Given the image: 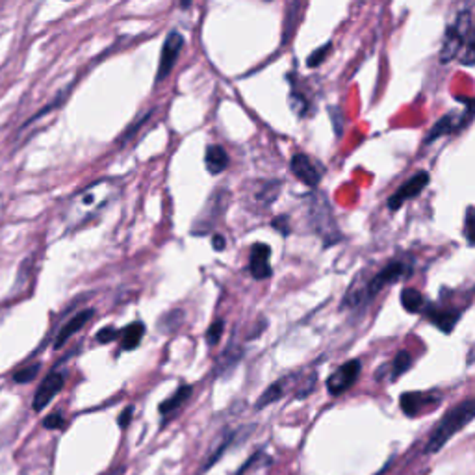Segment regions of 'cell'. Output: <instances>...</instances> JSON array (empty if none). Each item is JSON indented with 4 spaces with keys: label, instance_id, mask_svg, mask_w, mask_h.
I'll list each match as a JSON object with an SVG mask.
<instances>
[{
    "label": "cell",
    "instance_id": "cell-18",
    "mask_svg": "<svg viewBox=\"0 0 475 475\" xmlns=\"http://www.w3.org/2000/svg\"><path fill=\"white\" fill-rule=\"evenodd\" d=\"M143 332H145V325L141 321H136V323L128 325L125 332H123V346L121 348L125 351H132L139 346L141 338H143Z\"/></svg>",
    "mask_w": 475,
    "mask_h": 475
},
{
    "label": "cell",
    "instance_id": "cell-13",
    "mask_svg": "<svg viewBox=\"0 0 475 475\" xmlns=\"http://www.w3.org/2000/svg\"><path fill=\"white\" fill-rule=\"evenodd\" d=\"M269 256H271V249L266 244H255L251 249L249 256V271L255 278H267L271 277L273 267L269 264Z\"/></svg>",
    "mask_w": 475,
    "mask_h": 475
},
{
    "label": "cell",
    "instance_id": "cell-11",
    "mask_svg": "<svg viewBox=\"0 0 475 475\" xmlns=\"http://www.w3.org/2000/svg\"><path fill=\"white\" fill-rule=\"evenodd\" d=\"M290 168L292 173L296 174L297 179L308 188H316L319 184V180H321V171L318 169V165L310 160V156L303 154V152H297V154L292 156Z\"/></svg>",
    "mask_w": 475,
    "mask_h": 475
},
{
    "label": "cell",
    "instance_id": "cell-20",
    "mask_svg": "<svg viewBox=\"0 0 475 475\" xmlns=\"http://www.w3.org/2000/svg\"><path fill=\"white\" fill-rule=\"evenodd\" d=\"M284 395V383L278 381V383H273L269 388L260 395V400L256 401V409H264V406L271 405L275 401H278Z\"/></svg>",
    "mask_w": 475,
    "mask_h": 475
},
{
    "label": "cell",
    "instance_id": "cell-26",
    "mask_svg": "<svg viewBox=\"0 0 475 475\" xmlns=\"http://www.w3.org/2000/svg\"><path fill=\"white\" fill-rule=\"evenodd\" d=\"M223 329H225V323H223L221 319H217V321H214V323L210 325L208 332H206V342H208V346H215V343L219 342L221 334H223Z\"/></svg>",
    "mask_w": 475,
    "mask_h": 475
},
{
    "label": "cell",
    "instance_id": "cell-22",
    "mask_svg": "<svg viewBox=\"0 0 475 475\" xmlns=\"http://www.w3.org/2000/svg\"><path fill=\"white\" fill-rule=\"evenodd\" d=\"M240 357H242V353H240V351H236L234 348H228V351H225V353L219 357V360H217L215 371H217L219 375H223V373H226V371L231 370V366H236V362L240 360Z\"/></svg>",
    "mask_w": 475,
    "mask_h": 475
},
{
    "label": "cell",
    "instance_id": "cell-17",
    "mask_svg": "<svg viewBox=\"0 0 475 475\" xmlns=\"http://www.w3.org/2000/svg\"><path fill=\"white\" fill-rule=\"evenodd\" d=\"M401 305L405 308L406 312L416 314L423 312V308L427 307L425 305V297L422 296V292L414 290V288H405L401 290Z\"/></svg>",
    "mask_w": 475,
    "mask_h": 475
},
{
    "label": "cell",
    "instance_id": "cell-8",
    "mask_svg": "<svg viewBox=\"0 0 475 475\" xmlns=\"http://www.w3.org/2000/svg\"><path fill=\"white\" fill-rule=\"evenodd\" d=\"M474 111H475V100H472V102L468 105V111H466V114L451 111V114L444 116L440 121H436L435 127L431 128V132H429V136H427V139H425V143H433V141H436V139L442 138V136H447V134H455V132H458V130H463V128L472 121Z\"/></svg>",
    "mask_w": 475,
    "mask_h": 475
},
{
    "label": "cell",
    "instance_id": "cell-35",
    "mask_svg": "<svg viewBox=\"0 0 475 475\" xmlns=\"http://www.w3.org/2000/svg\"><path fill=\"white\" fill-rule=\"evenodd\" d=\"M190 4H192V0H180V6L182 8L190 6Z\"/></svg>",
    "mask_w": 475,
    "mask_h": 475
},
{
    "label": "cell",
    "instance_id": "cell-10",
    "mask_svg": "<svg viewBox=\"0 0 475 475\" xmlns=\"http://www.w3.org/2000/svg\"><path fill=\"white\" fill-rule=\"evenodd\" d=\"M184 46V37L179 32H171L165 37L162 46V54H160V64H158V76L156 82H162L163 78H168V75L173 71L177 58H179L180 51Z\"/></svg>",
    "mask_w": 475,
    "mask_h": 475
},
{
    "label": "cell",
    "instance_id": "cell-4",
    "mask_svg": "<svg viewBox=\"0 0 475 475\" xmlns=\"http://www.w3.org/2000/svg\"><path fill=\"white\" fill-rule=\"evenodd\" d=\"M310 219H312L314 231L323 238L327 245H332L340 240V232H338L337 221L332 217V210L330 204L323 195H314L312 203H310Z\"/></svg>",
    "mask_w": 475,
    "mask_h": 475
},
{
    "label": "cell",
    "instance_id": "cell-24",
    "mask_svg": "<svg viewBox=\"0 0 475 475\" xmlns=\"http://www.w3.org/2000/svg\"><path fill=\"white\" fill-rule=\"evenodd\" d=\"M332 43H325L323 46H319L318 51H314L310 56H308V67H318L319 64H323V60L327 58V54L330 53V48H332Z\"/></svg>",
    "mask_w": 475,
    "mask_h": 475
},
{
    "label": "cell",
    "instance_id": "cell-7",
    "mask_svg": "<svg viewBox=\"0 0 475 475\" xmlns=\"http://www.w3.org/2000/svg\"><path fill=\"white\" fill-rule=\"evenodd\" d=\"M360 371H362V364L360 360L353 359L342 364L337 371H332L330 377L327 379V390L330 395H340L343 392H348L359 379Z\"/></svg>",
    "mask_w": 475,
    "mask_h": 475
},
{
    "label": "cell",
    "instance_id": "cell-12",
    "mask_svg": "<svg viewBox=\"0 0 475 475\" xmlns=\"http://www.w3.org/2000/svg\"><path fill=\"white\" fill-rule=\"evenodd\" d=\"M64 384L65 377L62 375V373H51V375H46L45 379H43V383L39 384V388H37V394H35L34 401H32V409H34V411L45 409V406L53 401L54 395L64 388Z\"/></svg>",
    "mask_w": 475,
    "mask_h": 475
},
{
    "label": "cell",
    "instance_id": "cell-9",
    "mask_svg": "<svg viewBox=\"0 0 475 475\" xmlns=\"http://www.w3.org/2000/svg\"><path fill=\"white\" fill-rule=\"evenodd\" d=\"M429 180L431 177L427 171H420V173L412 174L411 179L406 180L405 184L401 186L400 190L388 199V208L392 210V212H395V210H400L409 199L418 197V195L425 190V186L429 184Z\"/></svg>",
    "mask_w": 475,
    "mask_h": 475
},
{
    "label": "cell",
    "instance_id": "cell-15",
    "mask_svg": "<svg viewBox=\"0 0 475 475\" xmlns=\"http://www.w3.org/2000/svg\"><path fill=\"white\" fill-rule=\"evenodd\" d=\"M93 314L95 312H93L91 308H87V310H82V312L76 314L75 318H71L64 329L60 330L58 338H56V342H54V348L56 349L62 348V346H64V343L67 342L73 334H76V332H78L84 325L89 323V319L93 318Z\"/></svg>",
    "mask_w": 475,
    "mask_h": 475
},
{
    "label": "cell",
    "instance_id": "cell-28",
    "mask_svg": "<svg viewBox=\"0 0 475 475\" xmlns=\"http://www.w3.org/2000/svg\"><path fill=\"white\" fill-rule=\"evenodd\" d=\"M64 416L60 414V412H56V414H51L48 418H45V422H43V425H45L46 429H62L64 427Z\"/></svg>",
    "mask_w": 475,
    "mask_h": 475
},
{
    "label": "cell",
    "instance_id": "cell-30",
    "mask_svg": "<svg viewBox=\"0 0 475 475\" xmlns=\"http://www.w3.org/2000/svg\"><path fill=\"white\" fill-rule=\"evenodd\" d=\"M117 337H119V332H117L116 329H111V327H105V329L99 330L97 340H99L100 343H108V342H111V340H116Z\"/></svg>",
    "mask_w": 475,
    "mask_h": 475
},
{
    "label": "cell",
    "instance_id": "cell-3",
    "mask_svg": "<svg viewBox=\"0 0 475 475\" xmlns=\"http://www.w3.org/2000/svg\"><path fill=\"white\" fill-rule=\"evenodd\" d=\"M412 273V264H409L406 260H394L390 262L388 266L383 267L381 271L377 273L375 277L371 278L368 286L364 290H349L346 299H343V305L346 307H359V305H364V303L373 301L381 292L390 286V284H395L401 278H406Z\"/></svg>",
    "mask_w": 475,
    "mask_h": 475
},
{
    "label": "cell",
    "instance_id": "cell-5",
    "mask_svg": "<svg viewBox=\"0 0 475 475\" xmlns=\"http://www.w3.org/2000/svg\"><path fill=\"white\" fill-rule=\"evenodd\" d=\"M469 28H472L469 13H460L457 21H455V24H451V26L446 30V35H444V45H442L440 53L442 64H449V62L457 56L458 51H460L464 46V43L468 41Z\"/></svg>",
    "mask_w": 475,
    "mask_h": 475
},
{
    "label": "cell",
    "instance_id": "cell-2",
    "mask_svg": "<svg viewBox=\"0 0 475 475\" xmlns=\"http://www.w3.org/2000/svg\"><path fill=\"white\" fill-rule=\"evenodd\" d=\"M474 418L475 397L463 401V403H458L453 409H449L446 412V416L442 418L440 422L435 425V429L429 433V438H427V444L423 447V453H427V455L431 453L433 455V453L440 451L442 447L451 440L453 435H457L458 431L464 429Z\"/></svg>",
    "mask_w": 475,
    "mask_h": 475
},
{
    "label": "cell",
    "instance_id": "cell-31",
    "mask_svg": "<svg viewBox=\"0 0 475 475\" xmlns=\"http://www.w3.org/2000/svg\"><path fill=\"white\" fill-rule=\"evenodd\" d=\"M468 51H466V56H464V64H475V34L472 37H468Z\"/></svg>",
    "mask_w": 475,
    "mask_h": 475
},
{
    "label": "cell",
    "instance_id": "cell-19",
    "mask_svg": "<svg viewBox=\"0 0 475 475\" xmlns=\"http://www.w3.org/2000/svg\"><path fill=\"white\" fill-rule=\"evenodd\" d=\"M190 394H192V386H180L169 400H165L160 405V412L162 414H173V412H177L188 401Z\"/></svg>",
    "mask_w": 475,
    "mask_h": 475
},
{
    "label": "cell",
    "instance_id": "cell-29",
    "mask_svg": "<svg viewBox=\"0 0 475 475\" xmlns=\"http://www.w3.org/2000/svg\"><path fill=\"white\" fill-rule=\"evenodd\" d=\"M329 114L332 117V125H334V130H337V136H340L343 130V121H342V110L340 108H329Z\"/></svg>",
    "mask_w": 475,
    "mask_h": 475
},
{
    "label": "cell",
    "instance_id": "cell-36",
    "mask_svg": "<svg viewBox=\"0 0 475 475\" xmlns=\"http://www.w3.org/2000/svg\"><path fill=\"white\" fill-rule=\"evenodd\" d=\"M266 2H269V0H266Z\"/></svg>",
    "mask_w": 475,
    "mask_h": 475
},
{
    "label": "cell",
    "instance_id": "cell-32",
    "mask_svg": "<svg viewBox=\"0 0 475 475\" xmlns=\"http://www.w3.org/2000/svg\"><path fill=\"white\" fill-rule=\"evenodd\" d=\"M132 414H134V409L132 406H128L127 411L123 412L121 416H119V425H121V427H127L128 423H130V418H132Z\"/></svg>",
    "mask_w": 475,
    "mask_h": 475
},
{
    "label": "cell",
    "instance_id": "cell-1",
    "mask_svg": "<svg viewBox=\"0 0 475 475\" xmlns=\"http://www.w3.org/2000/svg\"><path fill=\"white\" fill-rule=\"evenodd\" d=\"M116 193V182L111 180H100L95 184L87 186L86 190H82L69 204L67 210V223L71 226H78L91 219L93 215H97L106 204L110 203V199Z\"/></svg>",
    "mask_w": 475,
    "mask_h": 475
},
{
    "label": "cell",
    "instance_id": "cell-14",
    "mask_svg": "<svg viewBox=\"0 0 475 475\" xmlns=\"http://www.w3.org/2000/svg\"><path fill=\"white\" fill-rule=\"evenodd\" d=\"M425 316L429 319L431 323L435 325L436 329H440L442 332L449 334L455 325H457L460 314L457 310H449V308H438V307H425Z\"/></svg>",
    "mask_w": 475,
    "mask_h": 475
},
{
    "label": "cell",
    "instance_id": "cell-25",
    "mask_svg": "<svg viewBox=\"0 0 475 475\" xmlns=\"http://www.w3.org/2000/svg\"><path fill=\"white\" fill-rule=\"evenodd\" d=\"M290 105H292V110L296 111L297 116L299 117H305L307 116L308 111V100L303 97V95H299V93H292L290 97Z\"/></svg>",
    "mask_w": 475,
    "mask_h": 475
},
{
    "label": "cell",
    "instance_id": "cell-21",
    "mask_svg": "<svg viewBox=\"0 0 475 475\" xmlns=\"http://www.w3.org/2000/svg\"><path fill=\"white\" fill-rule=\"evenodd\" d=\"M411 366H412V355L409 353V351H400V353L395 355L394 362H392V375H390V379L395 381L397 377L403 375V373H406V371L411 370Z\"/></svg>",
    "mask_w": 475,
    "mask_h": 475
},
{
    "label": "cell",
    "instance_id": "cell-16",
    "mask_svg": "<svg viewBox=\"0 0 475 475\" xmlns=\"http://www.w3.org/2000/svg\"><path fill=\"white\" fill-rule=\"evenodd\" d=\"M204 162H206V169H208L210 173L219 174L228 168V154H226L223 147L210 145L208 149H206Z\"/></svg>",
    "mask_w": 475,
    "mask_h": 475
},
{
    "label": "cell",
    "instance_id": "cell-6",
    "mask_svg": "<svg viewBox=\"0 0 475 475\" xmlns=\"http://www.w3.org/2000/svg\"><path fill=\"white\" fill-rule=\"evenodd\" d=\"M442 403L440 392H406L400 397V406L403 414L409 418L422 416L425 412L435 411Z\"/></svg>",
    "mask_w": 475,
    "mask_h": 475
},
{
    "label": "cell",
    "instance_id": "cell-33",
    "mask_svg": "<svg viewBox=\"0 0 475 475\" xmlns=\"http://www.w3.org/2000/svg\"><path fill=\"white\" fill-rule=\"evenodd\" d=\"M273 226H277L278 231L283 232V234H288V232H290V228H288V225H286V217H278V219L273 221Z\"/></svg>",
    "mask_w": 475,
    "mask_h": 475
},
{
    "label": "cell",
    "instance_id": "cell-34",
    "mask_svg": "<svg viewBox=\"0 0 475 475\" xmlns=\"http://www.w3.org/2000/svg\"><path fill=\"white\" fill-rule=\"evenodd\" d=\"M212 244H214V249L215 251H223L225 249V240L221 236H214V240H212Z\"/></svg>",
    "mask_w": 475,
    "mask_h": 475
},
{
    "label": "cell",
    "instance_id": "cell-23",
    "mask_svg": "<svg viewBox=\"0 0 475 475\" xmlns=\"http://www.w3.org/2000/svg\"><path fill=\"white\" fill-rule=\"evenodd\" d=\"M37 373H39V364L24 366L23 370L15 371L13 381H15V383H30V381H34L35 377H37Z\"/></svg>",
    "mask_w": 475,
    "mask_h": 475
},
{
    "label": "cell",
    "instance_id": "cell-27",
    "mask_svg": "<svg viewBox=\"0 0 475 475\" xmlns=\"http://www.w3.org/2000/svg\"><path fill=\"white\" fill-rule=\"evenodd\" d=\"M464 234L468 238V242L475 245V208H469L466 214V223H464Z\"/></svg>",
    "mask_w": 475,
    "mask_h": 475
}]
</instances>
